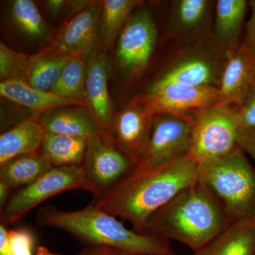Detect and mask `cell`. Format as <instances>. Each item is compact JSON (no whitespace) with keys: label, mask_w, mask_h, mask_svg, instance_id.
<instances>
[{"label":"cell","mask_w":255,"mask_h":255,"mask_svg":"<svg viewBox=\"0 0 255 255\" xmlns=\"http://www.w3.org/2000/svg\"><path fill=\"white\" fill-rule=\"evenodd\" d=\"M199 171V164L189 155L151 168L134 167L92 204L130 223L140 233L151 215L198 180Z\"/></svg>","instance_id":"1"},{"label":"cell","mask_w":255,"mask_h":255,"mask_svg":"<svg viewBox=\"0 0 255 255\" xmlns=\"http://www.w3.org/2000/svg\"><path fill=\"white\" fill-rule=\"evenodd\" d=\"M230 225L219 203L197 180L151 215L140 233L180 242L194 252Z\"/></svg>","instance_id":"2"},{"label":"cell","mask_w":255,"mask_h":255,"mask_svg":"<svg viewBox=\"0 0 255 255\" xmlns=\"http://www.w3.org/2000/svg\"><path fill=\"white\" fill-rule=\"evenodd\" d=\"M36 223L65 231L86 246L114 247L135 255H174L168 241L127 229L116 216L92 203L71 211L43 206L37 212Z\"/></svg>","instance_id":"3"},{"label":"cell","mask_w":255,"mask_h":255,"mask_svg":"<svg viewBox=\"0 0 255 255\" xmlns=\"http://www.w3.org/2000/svg\"><path fill=\"white\" fill-rule=\"evenodd\" d=\"M198 182L217 201L231 224H255V168L239 146L199 164Z\"/></svg>","instance_id":"4"},{"label":"cell","mask_w":255,"mask_h":255,"mask_svg":"<svg viewBox=\"0 0 255 255\" xmlns=\"http://www.w3.org/2000/svg\"><path fill=\"white\" fill-rule=\"evenodd\" d=\"M226 52L215 43L212 37L191 42L174 55L147 90L170 84L217 88Z\"/></svg>","instance_id":"5"},{"label":"cell","mask_w":255,"mask_h":255,"mask_svg":"<svg viewBox=\"0 0 255 255\" xmlns=\"http://www.w3.org/2000/svg\"><path fill=\"white\" fill-rule=\"evenodd\" d=\"M237 107L218 104L196 112L191 119L189 155L199 164L228 155L238 147L240 120Z\"/></svg>","instance_id":"6"},{"label":"cell","mask_w":255,"mask_h":255,"mask_svg":"<svg viewBox=\"0 0 255 255\" xmlns=\"http://www.w3.org/2000/svg\"><path fill=\"white\" fill-rule=\"evenodd\" d=\"M89 191L83 169L78 166L53 167L49 172L12 194L1 211L4 225H14L38 204L60 193Z\"/></svg>","instance_id":"7"},{"label":"cell","mask_w":255,"mask_h":255,"mask_svg":"<svg viewBox=\"0 0 255 255\" xmlns=\"http://www.w3.org/2000/svg\"><path fill=\"white\" fill-rule=\"evenodd\" d=\"M136 162L117 145L108 132L87 141L82 164L93 199L103 195L133 169Z\"/></svg>","instance_id":"8"},{"label":"cell","mask_w":255,"mask_h":255,"mask_svg":"<svg viewBox=\"0 0 255 255\" xmlns=\"http://www.w3.org/2000/svg\"><path fill=\"white\" fill-rule=\"evenodd\" d=\"M192 125L170 114H155L148 143L135 167L151 168L189 155Z\"/></svg>","instance_id":"9"},{"label":"cell","mask_w":255,"mask_h":255,"mask_svg":"<svg viewBox=\"0 0 255 255\" xmlns=\"http://www.w3.org/2000/svg\"><path fill=\"white\" fill-rule=\"evenodd\" d=\"M152 114H165L187 119L199 111L219 104L218 89L170 84L147 90L137 97Z\"/></svg>","instance_id":"10"},{"label":"cell","mask_w":255,"mask_h":255,"mask_svg":"<svg viewBox=\"0 0 255 255\" xmlns=\"http://www.w3.org/2000/svg\"><path fill=\"white\" fill-rule=\"evenodd\" d=\"M157 38V27L148 11H135L124 24L119 35L117 60L124 73L140 75L150 61Z\"/></svg>","instance_id":"11"},{"label":"cell","mask_w":255,"mask_h":255,"mask_svg":"<svg viewBox=\"0 0 255 255\" xmlns=\"http://www.w3.org/2000/svg\"><path fill=\"white\" fill-rule=\"evenodd\" d=\"M102 3L94 2L65 23L54 48L69 56L90 60L97 56L100 38Z\"/></svg>","instance_id":"12"},{"label":"cell","mask_w":255,"mask_h":255,"mask_svg":"<svg viewBox=\"0 0 255 255\" xmlns=\"http://www.w3.org/2000/svg\"><path fill=\"white\" fill-rule=\"evenodd\" d=\"M255 86V57L241 44L227 50L218 92L219 104L239 108Z\"/></svg>","instance_id":"13"},{"label":"cell","mask_w":255,"mask_h":255,"mask_svg":"<svg viewBox=\"0 0 255 255\" xmlns=\"http://www.w3.org/2000/svg\"><path fill=\"white\" fill-rule=\"evenodd\" d=\"M153 117L154 114L135 99L131 105L119 112L111 126L110 136L136 164L148 143Z\"/></svg>","instance_id":"14"},{"label":"cell","mask_w":255,"mask_h":255,"mask_svg":"<svg viewBox=\"0 0 255 255\" xmlns=\"http://www.w3.org/2000/svg\"><path fill=\"white\" fill-rule=\"evenodd\" d=\"M36 120L46 132L81 137L87 141L107 132L84 107H57L40 114Z\"/></svg>","instance_id":"15"},{"label":"cell","mask_w":255,"mask_h":255,"mask_svg":"<svg viewBox=\"0 0 255 255\" xmlns=\"http://www.w3.org/2000/svg\"><path fill=\"white\" fill-rule=\"evenodd\" d=\"M214 2L209 0H178L171 15L169 31L174 37L191 42L212 37L206 28L212 13Z\"/></svg>","instance_id":"16"},{"label":"cell","mask_w":255,"mask_h":255,"mask_svg":"<svg viewBox=\"0 0 255 255\" xmlns=\"http://www.w3.org/2000/svg\"><path fill=\"white\" fill-rule=\"evenodd\" d=\"M248 4L246 0H218L215 3L212 38L223 49L235 50L241 46L238 42Z\"/></svg>","instance_id":"17"},{"label":"cell","mask_w":255,"mask_h":255,"mask_svg":"<svg viewBox=\"0 0 255 255\" xmlns=\"http://www.w3.org/2000/svg\"><path fill=\"white\" fill-rule=\"evenodd\" d=\"M44 128L36 119H25L0 135V165L16 156L41 150Z\"/></svg>","instance_id":"18"},{"label":"cell","mask_w":255,"mask_h":255,"mask_svg":"<svg viewBox=\"0 0 255 255\" xmlns=\"http://www.w3.org/2000/svg\"><path fill=\"white\" fill-rule=\"evenodd\" d=\"M0 94L8 100L41 114L57 107L85 105L83 101L65 98L50 92L37 90L23 80L1 81Z\"/></svg>","instance_id":"19"},{"label":"cell","mask_w":255,"mask_h":255,"mask_svg":"<svg viewBox=\"0 0 255 255\" xmlns=\"http://www.w3.org/2000/svg\"><path fill=\"white\" fill-rule=\"evenodd\" d=\"M87 70L86 95L92 114L101 127L110 132L112 126V108L107 87V68L105 60L97 55L88 60Z\"/></svg>","instance_id":"20"},{"label":"cell","mask_w":255,"mask_h":255,"mask_svg":"<svg viewBox=\"0 0 255 255\" xmlns=\"http://www.w3.org/2000/svg\"><path fill=\"white\" fill-rule=\"evenodd\" d=\"M255 224H231L192 255H255Z\"/></svg>","instance_id":"21"},{"label":"cell","mask_w":255,"mask_h":255,"mask_svg":"<svg viewBox=\"0 0 255 255\" xmlns=\"http://www.w3.org/2000/svg\"><path fill=\"white\" fill-rule=\"evenodd\" d=\"M53 168L41 151L18 155L0 165V181L11 189H21L36 182Z\"/></svg>","instance_id":"22"},{"label":"cell","mask_w":255,"mask_h":255,"mask_svg":"<svg viewBox=\"0 0 255 255\" xmlns=\"http://www.w3.org/2000/svg\"><path fill=\"white\" fill-rule=\"evenodd\" d=\"M70 57L54 47L31 55L26 83L37 90L49 92L58 81Z\"/></svg>","instance_id":"23"},{"label":"cell","mask_w":255,"mask_h":255,"mask_svg":"<svg viewBox=\"0 0 255 255\" xmlns=\"http://www.w3.org/2000/svg\"><path fill=\"white\" fill-rule=\"evenodd\" d=\"M87 145V140L81 137L46 132L40 151L53 167H82Z\"/></svg>","instance_id":"24"},{"label":"cell","mask_w":255,"mask_h":255,"mask_svg":"<svg viewBox=\"0 0 255 255\" xmlns=\"http://www.w3.org/2000/svg\"><path fill=\"white\" fill-rule=\"evenodd\" d=\"M135 0H105L102 1L100 38L105 45L110 44L132 11L140 4Z\"/></svg>","instance_id":"25"},{"label":"cell","mask_w":255,"mask_h":255,"mask_svg":"<svg viewBox=\"0 0 255 255\" xmlns=\"http://www.w3.org/2000/svg\"><path fill=\"white\" fill-rule=\"evenodd\" d=\"M87 70L85 60L70 57L59 79L49 92L65 98L83 101L87 97Z\"/></svg>","instance_id":"26"},{"label":"cell","mask_w":255,"mask_h":255,"mask_svg":"<svg viewBox=\"0 0 255 255\" xmlns=\"http://www.w3.org/2000/svg\"><path fill=\"white\" fill-rule=\"evenodd\" d=\"M11 16L19 30L32 39L43 41L50 38L46 23L33 1L15 0L11 3Z\"/></svg>","instance_id":"27"},{"label":"cell","mask_w":255,"mask_h":255,"mask_svg":"<svg viewBox=\"0 0 255 255\" xmlns=\"http://www.w3.org/2000/svg\"><path fill=\"white\" fill-rule=\"evenodd\" d=\"M31 55L11 49L0 43V77L2 81L18 80L26 82Z\"/></svg>","instance_id":"28"},{"label":"cell","mask_w":255,"mask_h":255,"mask_svg":"<svg viewBox=\"0 0 255 255\" xmlns=\"http://www.w3.org/2000/svg\"><path fill=\"white\" fill-rule=\"evenodd\" d=\"M8 238L12 255H34L35 240L31 231L22 228L11 230L8 231Z\"/></svg>","instance_id":"29"},{"label":"cell","mask_w":255,"mask_h":255,"mask_svg":"<svg viewBox=\"0 0 255 255\" xmlns=\"http://www.w3.org/2000/svg\"><path fill=\"white\" fill-rule=\"evenodd\" d=\"M240 132L255 133V86L238 110Z\"/></svg>","instance_id":"30"},{"label":"cell","mask_w":255,"mask_h":255,"mask_svg":"<svg viewBox=\"0 0 255 255\" xmlns=\"http://www.w3.org/2000/svg\"><path fill=\"white\" fill-rule=\"evenodd\" d=\"M251 16L246 25V36L242 44L255 57V0L249 1Z\"/></svg>","instance_id":"31"},{"label":"cell","mask_w":255,"mask_h":255,"mask_svg":"<svg viewBox=\"0 0 255 255\" xmlns=\"http://www.w3.org/2000/svg\"><path fill=\"white\" fill-rule=\"evenodd\" d=\"M77 255H135L114 247L86 246Z\"/></svg>","instance_id":"32"},{"label":"cell","mask_w":255,"mask_h":255,"mask_svg":"<svg viewBox=\"0 0 255 255\" xmlns=\"http://www.w3.org/2000/svg\"><path fill=\"white\" fill-rule=\"evenodd\" d=\"M238 144L242 150L255 160V133L239 132Z\"/></svg>","instance_id":"33"},{"label":"cell","mask_w":255,"mask_h":255,"mask_svg":"<svg viewBox=\"0 0 255 255\" xmlns=\"http://www.w3.org/2000/svg\"><path fill=\"white\" fill-rule=\"evenodd\" d=\"M0 255H12L8 238V230L2 223L0 224Z\"/></svg>","instance_id":"34"},{"label":"cell","mask_w":255,"mask_h":255,"mask_svg":"<svg viewBox=\"0 0 255 255\" xmlns=\"http://www.w3.org/2000/svg\"><path fill=\"white\" fill-rule=\"evenodd\" d=\"M47 9L53 16V17L57 18L61 14L64 9V6L67 4V1L63 0H48L44 1Z\"/></svg>","instance_id":"35"},{"label":"cell","mask_w":255,"mask_h":255,"mask_svg":"<svg viewBox=\"0 0 255 255\" xmlns=\"http://www.w3.org/2000/svg\"><path fill=\"white\" fill-rule=\"evenodd\" d=\"M95 1H67L68 5V14H78L84 9L93 4Z\"/></svg>","instance_id":"36"},{"label":"cell","mask_w":255,"mask_h":255,"mask_svg":"<svg viewBox=\"0 0 255 255\" xmlns=\"http://www.w3.org/2000/svg\"><path fill=\"white\" fill-rule=\"evenodd\" d=\"M12 190L4 182L0 181V209H3L10 198V191Z\"/></svg>","instance_id":"37"},{"label":"cell","mask_w":255,"mask_h":255,"mask_svg":"<svg viewBox=\"0 0 255 255\" xmlns=\"http://www.w3.org/2000/svg\"><path fill=\"white\" fill-rule=\"evenodd\" d=\"M34 255H58L53 254L44 246H39L37 248Z\"/></svg>","instance_id":"38"},{"label":"cell","mask_w":255,"mask_h":255,"mask_svg":"<svg viewBox=\"0 0 255 255\" xmlns=\"http://www.w3.org/2000/svg\"></svg>","instance_id":"39"}]
</instances>
